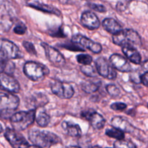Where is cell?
I'll list each match as a JSON object with an SVG mask.
<instances>
[{
    "label": "cell",
    "instance_id": "cell-1",
    "mask_svg": "<svg viewBox=\"0 0 148 148\" xmlns=\"http://www.w3.org/2000/svg\"><path fill=\"white\" fill-rule=\"evenodd\" d=\"M29 140L33 145L41 148H49L60 142L59 137L49 131L31 130L28 133Z\"/></svg>",
    "mask_w": 148,
    "mask_h": 148
},
{
    "label": "cell",
    "instance_id": "cell-2",
    "mask_svg": "<svg viewBox=\"0 0 148 148\" xmlns=\"http://www.w3.org/2000/svg\"><path fill=\"white\" fill-rule=\"evenodd\" d=\"M113 42L116 45L123 46H130L135 48L142 46L141 38L137 32L132 29H125L117 34L113 36Z\"/></svg>",
    "mask_w": 148,
    "mask_h": 148
},
{
    "label": "cell",
    "instance_id": "cell-3",
    "mask_svg": "<svg viewBox=\"0 0 148 148\" xmlns=\"http://www.w3.org/2000/svg\"><path fill=\"white\" fill-rule=\"evenodd\" d=\"M36 119V110L27 111H20L14 113L10 118L13 130L15 131H23L33 124Z\"/></svg>",
    "mask_w": 148,
    "mask_h": 148
},
{
    "label": "cell",
    "instance_id": "cell-4",
    "mask_svg": "<svg viewBox=\"0 0 148 148\" xmlns=\"http://www.w3.org/2000/svg\"><path fill=\"white\" fill-rule=\"evenodd\" d=\"M23 72L26 77L35 82L41 81L49 74V69L45 65L35 62H27L25 64Z\"/></svg>",
    "mask_w": 148,
    "mask_h": 148
},
{
    "label": "cell",
    "instance_id": "cell-5",
    "mask_svg": "<svg viewBox=\"0 0 148 148\" xmlns=\"http://www.w3.org/2000/svg\"><path fill=\"white\" fill-rule=\"evenodd\" d=\"M0 53L5 59H17L23 56L19 48L12 41L6 39L0 40Z\"/></svg>",
    "mask_w": 148,
    "mask_h": 148
},
{
    "label": "cell",
    "instance_id": "cell-6",
    "mask_svg": "<svg viewBox=\"0 0 148 148\" xmlns=\"http://www.w3.org/2000/svg\"><path fill=\"white\" fill-rule=\"evenodd\" d=\"M95 66L98 74L103 77L108 79H114L116 77V71L106 58H98L95 62Z\"/></svg>",
    "mask_w": 148,
    "mask_h": 148
},
{
    "label": "cell",
    "instance_id": "cell-7",
    "mask_svg": "<svg viewBox=\"0 0 148 148\" xmlns=\"http://www.w3.org/2000/svg\"><path fill=\"white\" fill-rule=\"evenodd\" d=\"M52 92L56 96L64 99H69L75 94L74 88L67 82L56 80L51 84V86Z\"/></svg>",
    "mask_w": 148,
    "mask_h": 148
},
{
    "label": "cell",
    "instance_id": "cell-8",
    "mask_svg": "<svg viewBox=\"0 0 148 148\" xmlns=\"http://www.w3.org/2000/svg\"><path fill=\"white\" fill-rule=\"evenodd\" d=\"M20 99L10 92H0V111H14L19 106Z\"/></svg>",
    "mask_w": 148,
    "mask_h": 148
},
{
    "label": "cell",
    "instance_id": "cell-9",
    "mask_svg": "<svg viewBox=\"0 0 148 148\" xmlns=\"http://www.w3.org/2000/svg\"><path fill=\"white\" fill-rule=\"evenodd\" d=\"M0 89L10 93H17L20 87L17 79L12 75L0 72Z\"/></svg>",
    "mask_w": 148,
    "mask_h": 148
},
{
    "label": "cell",
    "instance_id": "cell-10",
    "mask_svg": "<svg viewBox=\"0 0 148 148\" xmlns=\"http://www.w3.org/2000/svg\"><path fill=\"white\" fill-rule=\"evenodd\" d=\"M4 137L13 148H27L29 147V144L25 138L12 129H6Z\"/></svg>",
    "mask_w": 148,
    "mask_h": 148
},
{
    "label": "cell",
    "instance_id": "cell-11",
    "mask_svg": "<svg viewBox=\"0 0 148 148\" xmlns=\"http://www.w3.org/2000/svg\"><path fill=\"white\" fill-rule=\"evenodd\" d=\"M41 46L44 49L46 57L48 58L52 65H53L54 66H57V67H62V66H64L66 61H65L63 55L59 51H57L52 46H49L46 43H41Z\"/></svg>",
    "mask_w": 148,
    "mask_h": 148
},
{
    "label": "cell",
    "instance_id": "cell-12",
    "mask_svg": "<svg viewBox=\"0 0 148 148\" xmlns=\"http://www.w3.org/2000/svg\"><path fill=\"white\" fill-rule=\"evenodd\" d=\"M72 43L76 45H79L85 49H88L94 53H99L102 51V46L100 43L90 40L82 35H75L72 38Z\"/></svg>",
    "mask_w": 148,
    "mask_h": 148
},
{
    "label": "cell",
    "instance_id": "cell-13",
    "mask_svg": "<svg viewBox=\"0 0 148 148\" xmlns=\"http://www.w3.org/2000/svg\"><path fill=\"white\" fill-rule=\"evenodd\" d=\"M82 116L89 121L90 125L95 130H101L106 124L105 119L93 110L83 111L82 112Z\"/></svg>",
    "mask_w": 148,
    "mask_h": 148
},
{
    "label": "cell",
    "instance_id": "cell-14",
    "mask_svg": "<svg viewBox=\"0 0 148 148\" xmlns=\"http://www.w3.org/2000/svg\"><path fill=\"white\" fill-rule=\"evenodd\" d=\"M110 63L115 69L121 72H130L132 71V66L126 58L121 55L114 54L111 55L109 59Z\"/></svg>",
    "mask_w": 148,
    "mask_h": 148
},
{
    "label": "cell",
    "instance_id": "cell-15",
    "mask_svg": "<svg viewBox=\"0 0 148 148\" xmlns=\"http://www.w3.org/2000/svg\"><path fill=\"white\" fill-rule=\"evenodd\" d=\"M81 23L90 30H95L100 27V20L95 13L92 12H85L81 16Z\"/></svg>",
    "mask_w": 148,
    "mask_h": 148
},
{
    "label": "cell",
    "instance_id": "cell-16",
    "mask_svg": "<svg viewBox=\"0 0 148 148\" xmlns=\"http://www.w3.org/2000/svg\"><path fill=\"white\" fill-rule=\"evenodd\" d=\"M111 124L114 128L121 130L124 133L133 134L135 130L134 127H133L127 120L120 116L114 117L111 120Z\"/></svg>",
    "mask_w": 148,
    "mask_h": 148
},
{
    "label": "cell",
    "instance_id": "cell-17",
    "mask_svg": "<svg viewBox=\"0 0 148 148\" xmlns=\"http://www.w3.org/2000/svg\"><path fill=\"white\" fill-rule=\"evenodd\" d=\"M27 5L29 7H31L33 8L36 9V10L44 12L53 14L57 16L62 15L61 12L58 9H56V7H53V6H49L47 5V4H42V3L38 2V1H30V2H27Z\"/></svg>",
    "mask_w": 148,
    "mask_h": 148
},
{
    "label": "cell",
    "instance_id": "cell-18",
    "mask_svg": "<svg viewBox=\"0 0 148 148\" xmlns=\"http://www.w3.org/2000/svg\"><path fill=\"white\" fill-rule=\"evenodd\" d=\"M103 27L108 33L114 35L117 34L123 30L121 25L113 18H106L102 23Z\"/></svg>",
    "mask_w": 148,
    "mask_h": 148
},
{
    "label": "cell",
    "instance_id": "cell-19",
    "mask_svg": "<svg viewBox=\"0 0 148 148\" xmlns=\"http://www.w3.org/2000/svg\"><path fill=\"white\" fill-rule=\"evenodd\" d=\"M62 129L65 134L71 137H79L82 133L80 127L71 121H64L62 124Z\"/></svg>",
    "mask_w": 148,
    "mask_h": 148
},
{
    "label": "cell",
    "instance_id": "cell-20",
    "mask_svg": "<svg viewBox=\"0 0 148 148\" xmlns=\"http://www.w3.org/2000/svg\"><path fill=\"white\" fill-rule=\"evenodd\" d=\"M122 51L126 56V57L135 64H140L141 63V55L138 52V51L135 48L130 47V46H125L122 48Z\"/></svg>",
    "mask_w": 148,
    "mask_h": 148
},
{
    "label": "cell",
    "instance_id": "cell-21",
    "mask_svg": "<svg viewBox=\"0 0 148 148\" xmlns=\"http://www.w3.org/2000/svg\"><path fill=\"white\" fill-rule=\"evenodd\" d=\"M36 120L40 127H46L50 122V116L46 112L41 111L36 116Z\"/></svg>",
    "mask_w": 148,
    "mask_h": 148
},
{
    "label": "cell",
    "instance_id": "cell-22",
    "mask_svg": "<svg viewBox=\"0 0 148 148\" xmlns=\"http://www.w3.org/2000/svg\"><path fill=\"white\" fill-rule=\"evenodd\" d=\"M81 88L84 92L87 93H92V92H96L98 90V85L95 82H90V81H86L81 84Z\"/></svg>",
    "mask_w": 148,
    "mask_h": 148
},
{
    "label": "cell",
    "instance_id": "cell-23",
    "mask_svg": "<svg viewBox=\"0 0 148 148\" xmlns=\"http://www.w3.org/2000/svg\"><path fill=\"white\" fill-rule=\"evenodd\" d=\"M106 134L110 137L116 139L117 140H121L124 139V133L121 132V130L114 128V127L107 129L106 131Z\"/></svg>",
    "mask_w": 148,
    "mask_h": 148
},
{
    "label": "cell",
    "instance_id": "cell-24",
    "mask_svg": "<svg viewBox=\"0 0 148 148\" xmlns=\"http://www.w3.org/2000/svg\"><path fill=\"white\" fill-rule=\"evenodd\" d=\"M32 101H33V105L35 106H43L46 105V103L48 102V98L43 93H39L33 96Z\"/></svg>",
    "mask_w": 148,
    "mask_h": 148
},
{
    "label": "cell",
    "instance_id": "cell-25",
    "mask_svg": "<svg viewBox=\"0 0 148 148\" xmlns=\"http://www.w3.org/2000/svg\"><path fill=\"white\" fill-rule=\"evenodd\" d=\"M114 148H137L135 145L130 140H117L114 144Z\"/></svg>",
    "mask_w": 148,
    "mask_h": 148
},
{
    "label": "cell",
    "instance_id": "cell-26",
    "mask_svg": "<svg viewBox=\"0 0 148 148\" xmlns=\"http://www.w3.org/2000/svg\"><path fill=\"white\" fill-rule=\"evenodd\" d=\"M81 72L88 77H95L98 74L96 69H94L91 65H83L80 68Z\"/></svg>",
    "mask_w": 148,
    "mask_h": 148
},
{
    "label": "cell",
    "instance_id": "cell-27",
    "mask_svg": "<svg viewBox=\"0 0 148 148\" xmlns=\"http://www.w3.org/2000/svg\"><path fill=\"white\" fill-rule=\"evenodd\" d=\"M77 61L78 63L82 64V65H90L92 62V59L90 55L82 53L77 56Z\"/></svg>",
    "mask_w": 148,
    "mask_h": 148
},
{
    "label": "cell",
    "instance_id": "cell-28",
    "mask_svg": "<svg viewBox=\"0 0 148 148\" xmlns=\"http://www.w3.org/2000/svg\"><path fill=\"white\" fill-rule=\"evenodd\" d=\"M106 90L108 93L112 97H117L120 93V90L115 85H108L106 86Z\"/></svg>",
    "mask_w": 148,
    "mask_h": 148
},
{
    "label": "cell",
    "instance_id": "cell-29",
    "mask_svg": "<svg viewBox=\"0 0 148 148\" xmlns=\"http://www.w3.org/2000/svg\"><path fill=\"white\" fill-rule=\"evenodd\" d=\"M23 47L25 48L26 51L28 52L29 53L32 55H36V48H35L34 45L32 43L29 41H23Z\"/></svg>",
    "mask_w": 148,
    "mask_h": 148
},
{
    "label": "cell",
    "instance_id": "cell-30",
    "mask_svg": "<svg viewBox=\"0 0 148 148\" xmlns=\"http://www.w3.org/2000/svg\"><path fill=\"white\" fill-rule=\"evenodd\" d=\"M27 31V27L23 23H17L14 28V32L17 35H23Z\"/></svg>",
    "mask_w": 148,
    "mask_h": 148
},
{
    "label": "cell",
    "instance_id": "cell-31",
    "mask_svg": "<svg viewBox=\"0 0 148 148\" xmlns=\"http://www.w3.org/2000/svg\"><path fill=\"white\" fill-rule=\"evenodd\" d=\"M111 108L114 111H122L127 108V105L124 103H114L111 104Z\"/></svg>",
    "mask_w": 148,
    "mask_h": 148
},
{
    "label": "cell",
    "instance_id": "cell-32",
    "mask_svg": "<svg viewBox=\"0 0 148 148\" xmlns=\"http://www.w3.org/2000/svg\"><path fill=\"white\" fill-rule=\"evenodd\" d=\"M89 7H90L92 10L97 12H106V8L103 5H101V4L90 3Z\"/></svg>",
    "mask_w": 148,
    "mask_h": 148
},
{
    "label": "cell",
    "instance_id": "cell-33",
    "mask_svg": "<svg viewBox=\"0 0 148 148\" xmlns=\"http://www.w3.org/2000/svg\"><path fill=\"white\" fill-rule=\"evenodd\" d=\"M50 36H54V37H58V38H64L66 37L64 33H63V30L62 28H57L55 29L53 31L51 32Z\"/></svg>",
    "mask_w": 148,
    "mask_h": 148
},
{
    "label": "cell",
    "instance_id": "cell-34",
    "mask_svg": "<svg viewBox=\"0 0 148 148\" xmlns=\"http://www.w3.org/2000/svg\"><path fill=\"white\" fill-rule=\"evenodd\" d=\"M140 82L145 85L148 87V72H145L140 77Z\"/></svg>",
    "mask_w": 148,
    "mask_h": 148
},
{
    "label": "cell",
    "instance_id": "cell-35",
    "mask_svg": "<svg viewBox=\"0 0 148 148\" xmlns=\"http://www.w3.org/2000/svg\"><path fill=\"white\" fill-rule=\"evenodd\" d=\"M7 59H4V58L3 57L2 55L0 53V72H2L3 71H4V66H5V64L6 63H7Z\"/></svg>",
    "mask_w": 148,
    "mask_h": 148
},
{
    "label": "cell",
    "instance_id": "cell-36",
    "mask_svg": "<svg viewBox=\"0 0 148 148\" xmlns=\"http://www.w3.org/2000/svg\"><path fill=\"white\" fill-rule=\"evenodd\" d=\"M143 68L144 69L145 71H146V72H148V60L145 61V62L143 63Z\"/></svg>",
    "mask_w": 148,
    "mask_h": 148
},
{
    "label": "cell",
    "instance_id": "cell-37",
    "mask_svg": "<svg viewBox=\"0 0 148 148\" xmlns=\"http://www.w3.org/2000/svg\"><path fill=\"white\" fill-rule=\"evenodd\" d=\"M27 148H41V147H37V146H35V145H29V147Z\"/></svg>",
    "mask_w": 148,
    "mask_h": 148
},
{
    "label": "cell",
    "instance_id": "cell-38",
    "mask_svg": "<svg viewBox=\"0 0 148 148\" xmlns=\"http://www.w3.org/2000/svg\"><path fill=\"white\" fill-rule=\"evenodd\" d=\"M3 132V128H2V126H1V124H0V133H1Z\"/></svg>",
    "mask_w": 148,
    "mask_h": 148
},
{
    "label": "cell",
    "instance_id": "cell-39",
    "mask_svg": "<svg viewBox=\"0 0 148 148\" xmlns=\"http://www.w3.org/2000/svg\"><path fill=\"white\" fill-rule=\"evenodd\" d=\"M66 148H80L79 147H76V146H69V147H66Z\"/></svg>",
    "mask_w": 148,
    "mask_h": 148
},
{
    "label": "cell",
    "instance_id": "cell-40",
    "mask_svg": "<svg viewBox=\"0 0 148 148\" xmlns=\"http://www.w3.org/2000/svg\"><path fill=\"white\" fill-rule=\"evenodd\" d=\"M92 148H101V147H99V146H95V147H93Z\"/></svg>",
    "mask_w": 148,
    "mask_h": 148
},
{
    "label": "cell",
    "instance_id": "cell-41",
    "mask_svg": "<svg viewBox=\"0 0 148 148\" xmlns=\"http://www.w3.org/2000/svg\"><path fill=\"white\" fill-rule=\"evenodd\" d=\"M147 107H148V105H147Z\"/></svg>",
    "mask_w": 148,
    "mask_h": 148
}]
</instances>
